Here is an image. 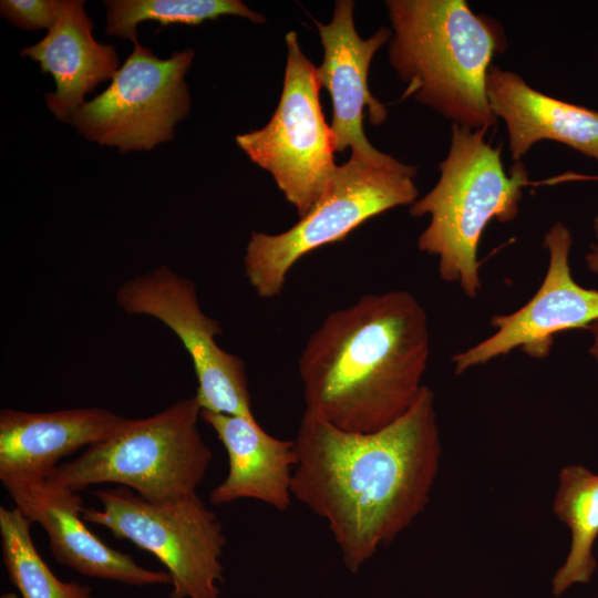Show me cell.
Instances as JSON below:
<instances>
[{
  "instance_id": "19",
  "label": "cell",
  "mask_w": 598,
  "mask_h": 598,
  "mask_svg": "<svg viewBox=\"0 0 598 598\" xmlns=\"http://www.w3.org/2000/svg\"><path fill=\"white\" fill-rule=\"evenodd\" d=\"M31 524L17 507L0 506L2 560L21 598H94L90 587L53 574L37 550Z\"/></svg>"
},
{
  "instance_id": "17",
  "label": "cell",
  "mask_w": 598,
  "mask_h": 598,
  "mask_svg": "<svg viewBox=\"0 0 598 598\" xmlns=\"http://www.w3.org/2000/svg\"><path fill=\"white\" fill-rule=\"evenodd\" d=\"M93 21L82 0H59L58 17L38 43L21 50L40 63L55 81V91L45 94L48 109L59 121L70 122L85 102L84 96L117 73L114 48L95 40Z\"/></svg>"
},
{
  "instance_id": "2",
  "label": "cell",
  "mask_w": 598,
  "mask_h": 598,
  "mask_svg": "<svg viewBox=\"0 0 598 598\" xmlns=\"http://www.w3.org/2000/svg\"><path fill=\"white\" fill-rule=\"evenodd\" d=\"M429 355L427 316L411 292L364 295L309 336L298 360L306 411L348 432L379 431L416 400Z\"/></svg>"
},
{
  "instance_id": "9",
  "label": "cell",
  "mask_w": 598,
  "mask_h": 598,
  "mask_svg": "<svg viewBox=\"0 0 598 598\" xmlns=\"http://www.w3.org/2000/svg\"><path fill=\"white\" fill-rule=\"evenodd\" d=\"M193 59L190 48L161 59L135 43L109 87L84 102L70 123L85 140L122 153L171 141L190 109L185 75Z\"/></svg>"
},
{
  "instance_id": "21",
  "label": "cell",
  "mask_w": 598,
  "mask_h": 598,
  "mask_svg": "<svg viewBox=\"0 0 598 598\" xmlns=\"http://www.w3.org/2000/svg\"><path fill=\"white\" fill-rule=\"evenodd\" d=\"M59 0H2L0 13L24 31L51 29L58 17Z\"/></svg>"
},
{
  "instance_id": "13",
  "label": "cell",
  "mask_w": 598,
  "mask_h": 598,
  "mask_svg": "<svg viewBox=\"0 0 598 598\" xmlns=\"http://www.w3.org/2000/svg\"><path fill=\"white\" fill-rule=\"evenodd\" d=\"M3 487L14 507L43 528L58 563L87 577L131 586L171 584L167 571L145 568L94 535L82 518L84 505L78 492L45 478L13 482Z\"/></svg>"
},
{
  "instance_id": "5",
  "label": "cell",
  "mask_w": 598,
  "mask_h": 598,
  "mask_svg": "<svg viewBox=\"0 0 598 598\" xmlns=\"http://www.w3.org/2000/svg\"><path fill=\"white\" fill-rule=\"evenodd\" d=\"M202 408L195 395L143 419L121 417L114 431L45 480L74 492L116 484L151 503L197 494L213 460L198 430Z\"/></svg>"
},
{
  "instance_id": "18",
  "label": "cell",
  "mask_w": 598,
  "mask_h": 598,
  "mask_svg": "<svg viewBox=\"0 0 598 598\" xmlns=\"http://www.w3.org/2000/svg\"><path fill=\"white\" fill-rule=\"evenodd\" d=\"M553 508L571 535L567 557L551 580V592L559 597L576 584L589 582L597 568L598 474L582 465L563 467Z\"/></svg>"
},
{
  "instance_id": "16",
  "label": "cell",
  "mask_w": 598,
  "mask_h": 598,
  "mask_svg": "<svg viewBox=\"0 0 598 598\" xmlns=\"http://www.w3.org/2000/svg\"><path fill=\"white\" fill-rule=\"evenodd\" d=\"M486 94L507 128L514 162L539 141H556L598 162V112L546 95L515 72L492 64Z\"/></svg>"
},
{
  "instance_id": "10",
  "label": "cell",
  "mask_w": 598,
  "mask_h": 598,
  "mask_svg": "<svg viewBox=\"0 0 598 598\" xmlns=\"http://www.w3.org/2000/svg\"><path fill=\"white\" fill-rule=\"evenodd\" d=\"M115 299L126 313L153 317L177 336L190 357L203 411L255 416L246 363L218 346L221 326L203 311L190 279L161 265L125 281Z\"/></svg>"
},
{
  "instance_id": "12",
  "label": "cell",
  "mask_w": 598,
  "mask_h": 598,
  "mask_svg": "<svg viewBox=\"0 0 598 598\" xmlns=\"http://www.w3.org/2000/svg\"><path fill=\"white\" fill-rule=\"evenodd\" d=\"M354 2L338 0L330 23L316 21L323 48L322 63L316 68L320 87L328 90L332 102L330 130L337 152L351 148V158L371 166L404 168L403 164L375 150L363 132V109L369 110L373 125L388 117L385 106L370 92L368 74L374 53L391 39L388 28L379 29L371 38L358 35L353 22Z\"/></svg>"
},
{
  "instance_id": "20",
  "label": "cell",
  "mask_w": 598,
  "mask_h": 598,
  "mask_svg": "<svg viewBox=\"0 0 598 598\" xmlns=\"http://www.w3.org/2000/svg\"><path fill=\"white\" fill-rule=\"evenodd\" d=\"M106 33L137 43V25L155 21L162 25H197L221 16H238L254 23L266 18L239 0H109Z\"/></svg>"
},
{
  "instance_id": "7",
  "label": "cell",
  "mask_w": 598,
  "mask_h": 598,
  "mask_svg": "<svg viewBox=\"0 0 598 598\" xmlns=\"http://www.w3.org/2000/svg\"><path fill=\"white\" fill-rule=\"evenodd\" d=\"M93 495L101 508L84 507L83 520L153 554L171 576V598H219L226 537L217 515L198 494L151 503L117 486Z\"/></svg>"
},
{
  "instance_id": "15",
  "label": "cell",
  "mask_w": 598,
  "mask_h": 598,
  "mask_svg": "<svg viewBox=\"0 0 598 598\" xmlns=\"http://www.w3.org/2000/svg\"><path fill=\"white\" fill-rule=\"evenodd\" d=\"M202 419L214 430L228 456V473L212 489V504L247 498L287 511L297 463L295 441L268 434L255 416L202 410Z\"/></svg>"
},
{
  "instance_id": "23",
  "label": "cell",
  "mask_w": 598,
  "mask_h": 598,
  "mask_svg": "<svg viewBox=\"0 0 598 598\" xmlns=\"http://www.w3.org/2000/svg\"><path fill=\"white\" fill-rule=\"evenodd\" d=\"M592 334V343L589 348V353L598 361V321L591 323L588 328Z\"/></svg>"
},
{
  "instance_id": "1",
  "label": "cell",
  "mask_w": 598,
  "mask_h": 598,
  "mask_svg": "<svg viewBox=\"0 0 598 598\" xmlns=\"http://www.w3.org/2000/svg\"><path fill=\"white\" fill-rule=\"evenodd\" d=\"M293 441L292 497L327 520L351 573L429 504L442 446L435 395L425 384L411 408L379 431L348 432L305 410Z\"/></svg>"
},
{
  "instance_id": "11",
  "label": "cell",
  "mask_w": 598,
  "mask_h": 598,
  "mask_svg": "<svg viewBox=\"0 0 598 598\" xmlns=\"http://www.w3.org/2000/svg\"><path fill=\"white\" fill-rule=\"evenodd\" d=\"M571 245L568 227L555 221L544 237L549 260L542 285L514 312L492 317L491 326L496 329L493 334L453 355L456 374L517 348L543 360L549 355L557 333L588 329L598 321V290L584 288L574 280L569 266Z\"/></svg>"
},
{
  "instance_id": "22",
  "label": "cell",
  "mask_w": 598,
  "mask_h": 598,
  "mask_svg": "<svg viewBox=\"0 0 598 598\" xmlns=\"http://www.w3.org/2000/svg\"><path fill=\"white\" fill-rule=\"evenodd\" d=\"M592 228L598 239V216L595 217ZM586 266L589 271L598 274V244H590L589 251L585 256Z\"/></svg>"
},
{
  "instance_id": "14",
  "label": "cell",
  "mask_w": 598,
  "mask_h": 598,
  "mask_svg": "<svg viewBox=\"0 0 598 598\" xmlns=\"http://www.w3.org/2000/svg\"><path fill=\"white\" fill-rule=\"evenodd\" d=\"M121 415L99 408L52 412L0 411L2 485L45 478L65 456L106 439Z\"/></svg>"
},
{
  "instance_id": "6",
  "label": "cell",
  "mask_w": 598,
  "mask_h": 598,
  "mask_svg": "<svg viewBox=\"0 0 598 598\" xmlns=\"http://www.w3.org/2000/svg\"><path fill=\"white\" fill-rule=\"evenodd\" d=\"M416 168L378 167L349 158L337 166L310 210L289 229L269 235L254 231L244 256V272L258 297L280 295L289 271L303 256L344 239L365 220L419 196Z\"/></svg>"
},
{
  "instance_id": "8",
  "label": "cell",
  "mask_w": 598,
  "mask_h": 598,
  "mask_svg": "<svg viewBox=\"0 0 598 598\" xmlns=\"http://www.w3.org/2000/svg\"><path fill=\"white\" fill-rule=\"evenodd\" d=\"M283 89L270 121L236 136V143L268 171L286 199L305 216L328 186L337 165L330 125L322 114L316 68L295 31L286 34Z\"/></svg>"
},
{
  "instance_id": "3",
  "label": "cell",
  "mask_w": 598,
  "mask_h": 598,
  "mask_svg": "<svg viewBox=\"0 0 598 598\" xmlns=\"http://www.w3.org/2000/svg\"><path fill=\"white\" fill-rule=\"evenodd\" d=\"M393 33L389 56L413 96L453 124L471 130L496 125L486 75L507 47L504 27L475 13L464 0H390Z\"/></svg>"
},
{
  "instance_id": "24",
  "label": "cell",
  "mask_w": 598,
  "mask_h": 598,
  "mask_svg": "<svg viewBox=\"0 0 598 598\" xmlns=\"http://www.w3.org/2000/svg\"><path fill=\"white\" fill-rule=\"evenodd\" d=\"M0 598H19V596L16 592H4Z\"/></svg>"
},
{
  "instance_id": "4",
  "label": "cell",
  "mask_w": 598,
  "mask_h": 598,
  "mask_svg": "<svg viewBox=\"0 0 598 598\" xmlns=\"http://www.w3.org/2000/svg\"><path fill=\"white\" fill-rule=\"evenodd\" d=\"M486 132L452 124L437 183L410 207L413 217L430 216L417 248L436 256L441 279L457 283L472 299L482 289L477 252L483 231L493 219H515L523 188L529 184L523 162H515L509 174L505 172L501 146L493 147Z\"/></svg>"
}]
</instances>
